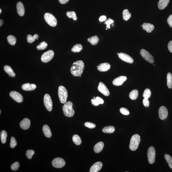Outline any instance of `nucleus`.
<instances>
[{
    "label": "nucleus",
    "instance_id": "nucleus-5",
    "mask_svg": "<svg viewBox=\"0 0 172 172\" xmlns=\"http://www.w3.org/2000/svg\"><path fill=\"white\" fill-rule=\"evenodd\" d=\"M44 18L48 24L52 27H55L57 24V21L52 14L46 13L44 15Z\"/></svg>",
    "mask_w": 172,
    "mask_h": 172
},
{
    "label": "nucleus",
    "instance_id": "nucleus-35",
    "mask_svg": "<svg viewBox=\"0 0 172 172\" xmlns=\"http://www.w3.org/2000/svg\"><path fill=\"white\" fill-rule=\"evenodd\" d=\"M167 85L169 89L172 88V76L170 73H168L167 75Z\"/></svg>",
    "mask_w": 172,
    "mask_h": 172
},
{
    "label": "nucleus",
    "instance_id": "nucleus-56",
    "mask_svg": "<svg viewBox=\"0 0 172 172\" xmlns=\"http://www.w3.org/2000/svg\"><path fill=\"white\" fill-rule=\"evenodd\" d=\"M117 55H119V53H117Z\"/></svg>",
    "mask_w": 172,
    "mask_h": 172
},
{
    "label": "nucleus",
    "instance_id": "nucleus-42",
    "mask_svg": "<svg viewBox=\"0 0 172 172\" xmlns=\"http://www.w3.org/2000/svg\"><path fill=\"white\" fill-rule=\"evenodd\" d=\"M20 167L19 163L18 162H16L13 163L11 166V169L13 171L17 170Z\"/></svg>",
    "mask_w": 172,
    "mask_h": 172
},
{
    "label": "nucleus",
    "instance_id": "nucleus-41",
    "mask_svg": "<svg viewBox=\"0 0 172 172\" xmlns=\"http://www.w3.org/2000/svg\"><path fill=\"white\" fill-rule=\"evenodd\" d=\"M34 154L35 151L34 150H28L26 151V156L28 159H31Z\"/></svg>",
    "mask_w": 172,
    "mask_h": 172
},
{
    "label": "nucleus",
    "instance_id": "nucleus-28",
    "mask_svg": "<svg viewBox=\"0 0 172 172\" xmlns=\"http://www.w3.org/2000/svg\"><path fill=\"white\" fill-rule=\"evenodd\" d=\"M88 42L92 45H95L97 44L99 41V39L97 36H92L88 39Z\"/></svg>",
    "mask_w": 172,
    "mask_h": 172
},
{
    "label": "nucleus",
    "instance_id": "nucleus-12",
    "mask_svg": "<svg viewBox=\"0 0 172 172\" xmlns=\"http://www.w3.org/2000/svg\"><path fill=\"white\" fill-rule=\"evenodd\" d=\"M10 95L13 99L18 103H22L23 101V98L22 95L18 92L12 91L10 92Z\"/></svg>",
    "mask_w": 172,
    "mask_h": 172
},
{
    "label": "nucleus",
    "instance_id": "nucleus-21",
    "mask_svg": "<svg viewBox=\"0 0 172 172\" xmlns=\"http://www.w3.org/2000/svg\"><path fill=\"white\" fill-rule=\"evenodd\" d=\"M142 28L144 30H146L148 33H150L154 28V25L150 23H145L142 25Z\"/></svg>",
    "mask_w": 172,
    "mask_h": 172
},
{
    "label": "nucleus",
    "instance_id": "nucleus-33",
    "mask_svg": "<svg viewBox=\"0 0 172 172\" xmlns=\"http://www.w3.org/2000/svg\"><path fill=\"white\" fill-rule=\"evenodd\" d=\"M83 47L81 44H76L72 48V52L75 53H78L81 52L83 49Z\"/></svg>",
    "mask_w": 172,
    "mask_h": 172
},
{
    "label": "nucleus",
    "instance_id": "nucleus-26",
    "mask_svg": "<svg viewBox=\"0 0 172 172\" xmlns=\"http://www.w3.org/2000/svg\"><path fill=\"white\" fill-rule=\"evenodd\" d=\"M4 70L8 74L9 76L11 77H15V74L11 67L8 65H5L4 67Z\"/></svg>",
    "mask_w": 172,
    "mask_h": 172
},
{
    "label": "nucleus",
    "instance_id": "nucleus-53",
    "mask_svg": "<svg viewBox=\"0 0 172 172\" xmlns=\"http://www.w3.org/2000/svg\"><path fill=\"white\" fill-rule=\"evenodd\" d=\"M1 12H2V10L1 9H0V14H1Z\"/></svg>",
    "mask_w": 172,
    "mask_h": 172
},
{
    "label": "nucleus",
    "instance_id": "nucleus-7",
    "mask_svg": "<svg viewBox=\"0 0 172 172\" xmlns=\"http://www.w3.org/2000/svg\"><path fill=\"white\" fill-rule=\"evenodd\" d=\"M156 157V151L154 147L151 146L149 148L147 152V157L149 162L150 164L154 163Z\"/></svg>",
    "mask_w": 172,
    "mask_h": 172
},
{
    "label": "nucleus",
    "instance_id": "nucleus-16",
    "mask_svg": "<svg viewBox=\"0 0 172 172\" xmlns=\"http://www.w3.org/2000/svg\"><path fill=\"white\" fill-rule=\"evenodd\" d=\"M110 64L107 62L101 63L97 66L98 70L100 72H106L110 69Z\"/></svg>",
    "mask_w": 172,
    "mask_h": 172
},
{
    "label": "nucleus",
    "instance_id": "nucleus-23",
    "mask_svg": "<svg viewBox=\"0 0 172 172\" xmlns=\"http://www.w3.org/2000/svg\"><path fill=\"white\" fill-rule=\"evenodd\" d=\"M44 134L46 137L50 138L52 136V133L49 126L47 125H45L42 128Z\"/></svg>",
    "mask_w": 172,
    "mask_h": 172
},
{
    "label": "nucleus",
    "instance_id": "nucleus-19",
    "mask_svg": "<svg viewBox=\"0 0 172 172\" xmlns=\"http://www.w3.org/2000/svg\"><path fill=\"white\" fill-rule=\"evenodd\" d=\"M36 85L34 84L27 83L24 84L22 86L23 90L25 91H33L36 89Z\"/></svg>",
    "mask_w": 172,
    "mask_h": 172
},
{
    "label": "nucleus",
    "instance_id": "nucleus-48",
    "mask_svg": "<svg viewBox=\"0 0 172 172\" xmlns=\"http://www.w3.org/2000/svg\"><path fill=\"white\" fill-rule=\"evenodd\" d=\"M167 23L170 27L172 28V15L169 16V17L168 18Z\"/></svg>",
    "mask_w": 172,
    "mask_h": 172
},
{
    "label": "nucleus",
    "instance_id": "nucleus-13",
    "mask_svg": "<svg viewBox=\"0 0 172 172\" xmlns=\"http://www.w3.org/2000/svg\"><path fill=\"white\" fill-rule=\"evenodd\" d=\"M168 112L167 108L164 106H161L158 110L159 117L161 120H163L167 118Z\"/></svg>",
    "mask_w": 172,
    "mask_h": 172
},
{
    "label": "nucleus",
    "instance_id": "nucleus-18",
    "mask_svg": "<svg viewBox=\"0 0 172 172\" xmlns=\"http://www.w3.org/2000/svg\"><path fill=\"white\" fill-rule=\"evenodd\" d=\"M102 165H103L102 163L100 162H98L95 163L91 167L90 172H98L101 169Z\"/></svg>",
    "mask_w": 172,
    "mask_h": 172
},
{
    "label": "nucleus",
    "instance_id": "nucleus-24",
    "mask_svg": "<svg viewBox=\"0 0 172 172\" xmlns=\"http://www.w3.org/2000/svg\"><path fill=\"white\" fill-rule=\"evenodd\" d=\"M169 1V0H160L157 3L159 9L160 10L164 9L168 5Z\"/></svg>",
    "mask_w": 172,
    "mask_h": 172
},
{
    "label": "nucleus",
    "instance_id": "nucleus-50",
    "mask_svg": "<svg viewBox=\"0 0 172 172\" xmlns=\"http://www.w3.org/2000/svg\"><path fill=\"white\" fill-rule=\"evenodd\" d=\"M106 17L105 16L103 15L101 16L99 18V21L100 22H103L106 20Z\"/></svg>",
    "mask_w": 172,
    "mask_h": 172
},
{
    "label": "nucleus",
    "instance_id": "nucleus-15",
    "mask_svg": "<svg viewBox=\"0 0 172 172\" xmlns=\"http://www.w3.org/2000/svg\"><path fill=\"white\" fill-rule=\"evenodd\" d=\"M127 78L125 76H120L115 79L113 81V84L114 86H121L126 80Z\"/></svg>",
    "mask_w": 172,
    "mask_h": 172
},
{
    "label": "nucleus",
    "instance_id": "nucleus-30",
    "mask_svg": "<svg viewBox=\"0 0 172 172\" xmlns=\"http://www.w3.org/2000/svg\"><path fill=\"white\" fill-rule=\"evenodd\" d=\"M123 14V19L125 21L128 20L131 17V14L129 12L128 10L127 9L124 10Z\"/></svg>",
    "mask_w": 172,
    "mask_h": 172
},
{
    "label": "nucleus",
    "instance_id": "nucleus-6",
    "mask_svg": "<svg viewBox=\"0 0 172 172\" xmlns=\"http://www.w3.org/2000/svg\"><path fill=\"white\" fill-rule=\"evenodd\" d=\"M140 53L142 57L145 60L151 64L154 63V60L152 55L144 49L141 50Z\"/></svg>",
    "mask_w": 172,
    "mask_h": 172
},
{
    "label": "nucleus",
    "instance_id": "nucleus-49",
    "mask_svg": "<svg viewBox=\"0 0 172 172\" xmlns=\"http://www.w3.org/2000/svg\"><path fill=\"white\" fill-rule=\"evenodd\" d=\"M168 48L169 51L172 53V41H170L169 42L168 45Z\"/></svg>",
    "mask_w": 172,
    "mask_h": 172
},
{
    "label": "nucleus",
    "instance_id": "nucleus-40",
    "mask_svg": "<svg viewBox=\"0 0 172 172\" xmlns=\"http://www.w3.org/2000/svg\"><path fill=\"white\" fill-rule=\"evenodd\" d=\"M151 93V91L150 89H146L143 93V97L144 98L149 99L150 97Z\"/></svg>",
    "mask_w": 172,
    "mask_h": 172
},
{
    "label": "nucleus",
    "instance_id": "nucleus-9",
    "mask_svg": "<svg viewBox=\"0 0 172 172\" xmlns=\"http://www.w3.org/2000/svg\"><path fill=\"white\" fill-rule=\"evenodd\" d=\"M44 103L47 110L49 111H51L52 109V101L50 96L48 94L44 96Z\"/></svg>",
    "mask_w": 172,
    "mask_h": 172
},
{
    "label": "nucleus",
    "instance_id": "nucleus-14",
    "mask_svg": "<svg viewBox=\"0 0 172 172\" xmlns=\"http://www.w3.org/2000/svg\"><path fill=\"white\" fill-rule=\"evenodd\" d=\"M118 56L122 60L128 63H132L133 62V60L129 55L123 53H119Z\"/></svg>",
    "mask_w": 172,
    "mask_h": 172
},
{
    "label": "nucleus",
    "instance_id": "nucleus-29",
    "mask_svg": "<svg viewBox=\"0 0 172 172\" xmlns=\"http://www.w3.org/2000/svg\"><path fill=\"white\" fill-rule=\"evenodd\" d=\"M138 96V91L137 90H134L131 92L129 94V97L132 100H135Z\"/></svg>",
    "mask_w": 172,
    "mask_h": 172
},
{
    "label": "nucleus",
    "instance_id": "nucleus-34",
    "mask_svg": "<svg viewBox=\"0 0 172 172\" xmlns=\"http://www.w3.org/2000/svg\"><path fill=\"white\" fill-rule=\"evenodd\" d=\"M72 140L74 143L77 145H79L81 143V140L80 137L78 135H74L72 137Z\"/></svg>",
    "mask_w": 172,
    "mask_h": 172
},
{
    "label": "nucleus",
    "instance_id": "nucleus-31",
    "mask_svg": "<svg viewBox=\"0 0 172 172\" xmlns=\"http://www.w3.org/2000/svg\"><path fill=\"white\" fill-rule=\"evenodd\" d=\"M39 36L37 34H35L33 36L31 35H28L27 36V40L28 42L29 43H32L35 41V39L38 40Z\"/></svg>",
    "mask_w": 172,
    "mask_h": 172
},
{
    "label": "nucleus",
    "instance_id": "nucleus-46",
    "mask_svg": "<svg viewBox=\"0 0 172 172\" xmlns=\"http://www.w3.org/2000/svg\"><path fill=\"white\" fill-rule=\"evenodd\" d=\"M114 22V21L113 20L111 19L110 18H108L107 20H106V22H105V24H106V28L108 29H110V25L111 24L113 23Z\"/></svg>",
    "mask_w": 172,
    "mask_h": 172
},
{
    "label": "nucleus",
    "instance_id": "nucleus-10",
    "mask_svg": "<svg viewBox=\"0 0 172 172\" xmlns=\"http://www.w3.org/2000/svg\"><path fill=\"white\" fill-rule=\"evenodd\" d=\"M65 164L66 163L65 160L61 158H56L52 161V165L55 168H62L65 166Z\"/></svg>",
    "mask_w": 172,
    "mask_h": 172
},
{
    "label": "nucleus",
    "instance_id": "nucleus-25",
    "mask_svg": "<svg viewBox=\"0 0 172 172\" xmlns=\"http://www.w3.org/2000/svg\"><path fill=\"white\" fill-rule=\"evenodd\" d=\"M91 102L92 105L95 106H98L100 104H103L104 103L103 99L99 97H97L95 99H92Z\"/></svg>",
    "mask_w": 172,
    "mask_h": 172
},
{
    "label": "nucleus",
    "instance_id": "nucleus-43",
    "mask_svg": "<svg viewBox=\"0 0 172 172\" xmlns=\"http://www.w3.org/2000/svg\"><path fill=\"white\" fill-rule=\"evenodd\" d=\"M17 142L15 138L13 137L11 138L10 146L12 148H14L17 145Z\"/></svg>",
    "mask_w": 172,
    "mask_h": 172
},
{
    "label": "nucleus",
    "instance_id": "nucleus-36",
    "mask_svg": "<svg viewBox=\"0 0 172 172\" xmlns=\"http://www.w3.org/2000/svg\"><path fill=\"white\" fill-rule=\"evenodd\" d=\"M1 142L3 144H5L7 141V133L5 130H3L1 132Z\"/></svg>",
    "mask_w": 172,
    "mask_h": 172
},
{
    "label": "nucleus",
    "instance_id": "nucleus-11",
    "mask_svg": "<svg viewBox=\"0 0 172 172\" xmlns=\"http://www.w3.org/2000/svg\"><path fill=\"white\" fill-rule=\"evenodd\" d=\"M98 89L99 92L105 96H108L110 95L109 90L105 84L102 82L99 83Z\"/></svg>",
    "mask_w": 172,
    "mask_h": 172
},
{
    "label": "nucleus",
    "instance_id": "nucleus-27",
    "mask_svg": "<svg viewBox=\"0 0 172 172\" xmlns=\"http://www.w3.org/2000/svg\"><path fill=\"white\" fill-rule=\"evenodd\" d=\"M115 128L113 126H106L102 129V131L105 133H111L115 131Z\"/></svg>",
    "mask_w": 172,
    "mask_h": 172
},
{
    "label": "nucleus",
    "instance_id": "nucleus-4",
    "mask_svg": "<svg viewBox=\"0 0 172 172\" xmlns=\"http://www.w3.org/2000/svg\"><path fill=\"white\" fill-rule=\"evenodd\" d=\"M58 95L61 103L65 104L67 100L68 92L66 88L64 86H61L59 87Z\"/></svg>",
    "mask_w": 172,
    "mask_h": 172
},
{
    "label": "nucleus",
    "instance_id": "nucleus-1",
    "mask_svg": "<svg viewBox=\"0 0 172 172\" xmlns=\"http://www.w3.org/2000/svg\"><path fill=\"white\" fill-rule=\"evenodd\" d=\"M85 67L84 63L81 60L74 62L71 68V73L73 76L78 77L83 73Z\"/></svg>",
    "mask_w": 172,
    "mask_h": 172
},
{
    "label": "nucleus",
    "instance_id": "nucleus-38",
    "mask_svg": "<svg viewBox=\"0 0 172 172\" xmlns=\"http://www.w3.org/2000/svg\"><path fill=\"white\" fill-rule=\"evenodd\" d=\"M48 46V44L45 42H42L40 43L37 47V49L38 50H42L46 49Z\"/></svg>",
    "mask_w": 172,
    "mask_h": 172
},
{
    "label": "nucleus",
    "instance_id": "nucleus-3",
    "mask_svg": "<svg viewBox=\"0 0 172 172\" xmlns=\"http://www.w3.org/2000/svg\"><path fill=\"white\" fill-rule=\"evenodd\" d=\"M141 140L140 136L139 135L135 134L132 136L131 139L129 148L132 151H135L138 148L139 143Z\"/></svg>",
    "mask_w": 172,
    "mask_h": 172
},
{
    "label": "nucleus",
    "instance_id": "nucleus-32",
    "mask_svg": "<svg viewBox=\"0 0 172 172\" xmlns=\"http://www.w3.org/2000/svg\"><path fill=\"white\" fill-rule=\"evenodd\" d=\"M8 42L10 45H15L16 42V39L15 36L12 35H9L7 37Z\"/></svg>",
    "mask_w": 172,
    "mask_h": 172
},
{
    "label": "nucleus",
    "instance_id": "nucleus-54",
    "mask_svg": "<svg viewBox=\"0 0 172 172\" xmlns=\"http://www.w3.org/2000/svg\"><path fill=\"white\" fill-rule=\"evenodd\" d=\"M81 75H79V77H81Z\"/></svg>",
    "mask_w": 172,
    "mask_h": 172
},
{
    "label": "nucleus",
    "instance_id": "nucleus-52",
    "mask_svg": "<svg viewBox=\"0 0 172 172\" xmlns=\"http://www.w3.org/2000/svg\"><path fill=\"white\" fill-rule=\"evenodd\" d=\"M3 23V21L1 19V20H0V26L1 27V26H2Z\"/></svg>",
    "mask_w": 172,
    "mask_h": 172
},
{
    "label": "nucleus",
    "instance_id": "nucleus-44",
    "mask_svg": "<svg viewBox=\"0 0 172 172\" xmlns=\"http://www.w3.org/2000/svg\"><path fill=\"white\" fill-rule=\"evenodd\" d=\"M85 126L86 127L91 129L94 128L96 126V125L95 124L91 123V122H86V123H85Z\"/></svg>",
    "mask_w": 172,
    "mask_h": 172
},
{
    "label": "nucleus",
    "instance_id": "nucleus-17",
    "mask_svg": "<svg viewBox=\"0 0 172 172\" xmlns=\"http://www.w3.org/2000/svg\"><path fill=\"white\" fill-rule=\"evenodd\" d=\"M21 128L24 130H27L29 128L30 125V120L28 118L24 119L20 124Z\"/></svg>",
    "mask_w": 172,
    "mask_h": 172
},
{
    "label": "nucleus",
    "instance_id": "nucleus-55",
    "mask_svg": "<svg viewBox=\"0 0 172 172\" xmlns=\"http://www.w3.org/2000/svg\"><path fill=\"white\" fill-rule=\"evenodd\" d=\"M1 110H0V114H1Z\"/></svg>",
    "mask_w": 172,
    "mask_h": 172
},
{
    "label": "nucleus",
    "instance_id": "nucleus-51",
    "mask_svg": "<svg viewBox=\"0 0 172 172\" xmlns=\"http://www.w3.org/2000/svg\"><path fill=\"white\" fill-rule=\"evenodd\" d=\"M69 0H59L60 3L62 4H65L67 3Z\"/></svg>",
    "mask_w": 172,
    "mask_h": 172
},
{
    "label": "nucleus",
    "instance_id": "nucleus-20",
    "mask_svg": "<svg viewBox=\"0 0 172 172\" xmlns=\"http://www.w3.org/2000/svg\"><path fill=\"white\" fill-rule=\"evenodd\" d=\"M16 8L18 15L20 16H23L25 13V9L22 3L18 2L17 4Z\"/></svg>",
    "mask_w": 172,
    "mask_h": 172
},
{
    "label": "nucleus",
    "instance_id": "nucleus-45",
    "mask_svg": "<svg viewBox=\"0 0 172 172\" xmlns=\"http://www.w3.org/2000/svg\"><path fill=\"white\" fill-rule=\"evenodd\" d=\"M120 111L121 113L123 115H125V116L129 115V113H130L129 110L125 108L122 107L120 108Z\"/></svg>",
    "mask_w": 172,
    "mask_h": 172
},
{
    "label": "nucleus",
    "instance_id": "nucleus-8",
    "mask_svg": "<svg viewBox=\"0 0 172 172\" xmlns=\"http://www.w3.org/2000/svg\"><path fill=\"white\" fill-rule=\"evenodd\" d=\"M54 55L53 51L49 50L44 53L41 56V60L42 62L47 63L52 60Z\"/></svg>",
    "mask_w": 172,
    "mask_h": 172
},
{
    "label": "nucleus",
    "instance_id": "nucleus-37",
    "mask_svg": "<svg viewBox=\"0 0 172 172\" xmlns=\"http://www.w3.org/2000/svg\"><path fill=\"white\" fill-rule=\"evenodd\" d=\"M66 15L69 18H72L74 21H76L77 20L76 12L74 11L67 12L66 13Z\"/></svg>",
    "mask_w": 172,
    "mask_h": 172
},
{
    "label": "nucleus",
    "instance_id": "nucleus-39",
    "mask_svg": "<svg viewBox=\"0 0 172 172\" xmlns=\"http://www.w3.org/2000/svg\"><path fill=\"white\" fill-rule=\"evenodd\" d=\"M165 159L167 161L169 167L172 170V158L169 155L166 154L164 156Z\"/></svg>",
    "mask_w": 172,
    "mask_h": 172
},
{
    "label": "nucleus",
    "instance_id": "nucleus-22",
    "mask_svg": "<svg viewBox=\"0 0 172 172\" xmlns=\"http://www.w3.org/2000/svg\"><path fill=\"white\" fill-rule=\"evenodd\" d=\"M104 147V143L103 142H100L97 143L94 147V150L95 153H99L102 151Z\"/></svg>",
    "mask_w": 172,
    "mask_h": 172
},
{
    "label": "nucleus",
    "instance_id": "nucleus-2",
    "mask_svg": "<svg viewBox=\"0 0 172 172\" xmlns=\"http://www.w3.org/2000/svg\"><path fill=\"white\" fill-rule=\"evenodd\" d=\"M73 104L71 101L66 102L62 107L64 114L66 117H71L74 114L75 111L72 109Z\"/></svg>",
    "mask_w": 172,
    "mask_h": 172
},
{
    "label": "nucleus",
    "instance_id": "nucleus-47",
    "mask_svg": "<svg viewBox=\"0 0 172 172\" xmlns=\"http://www.w3.org/2000/svg\"><path fill=\"white\" fill-rule=\"evenodd\" d=\"M143 104L144 106L146 107H148L150 105V102L148 99L144 98L143 100Z\"/></svg>",
    "mask_w": 172,
    "mask_h": 172
}]
</instances>
